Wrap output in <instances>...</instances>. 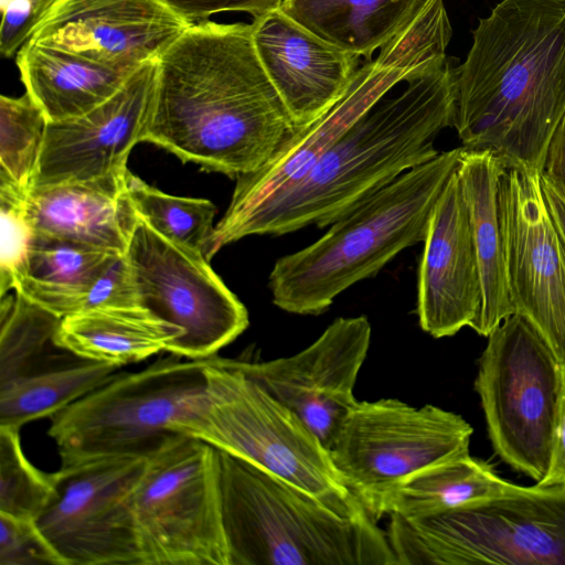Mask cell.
<instances>
[{
	"label": "cell",
	"instance_id": "6da1fadb",
	"mask_svg": "<svg viewBox=\"0 0 565 565\" xmlns=\"http://www.w3.org/2000/svg\"><path fill=\"white\" fill-rule=\"evenodd\" d=\"M297 130L250 24L191 23L158 57L142 141L236 179L260 169Z\"/></svg>",
	"mask_w": 565,
	"mask_h": 565
},
{
	"label": "cell",
	"instance_id": "7a4b0ae2",
	"mask_svg": "<svg viewBox=\"0 0 565 565\" xmlns=\"http://www.w3.org/2000/svg\"><path fill=\"white\" fill-rule=\"evenodd\" d=\"M471 34L457 66L461 147L541 173L565 115V0H502Z\"/></svg>",
	"mask_w": 565,
	"mask_h": 565
},
{
	"label": "cell",
	"instance_id": "3957f363",
	"mask_svg": "<svg viewBox=\"0 0 565 565\" xmlns=\"http://www.w3.org/2000/svg\"><path fill=\"white\" fill-rule=\"evenodd\" d=\"M444 63L406 82L355 121L295 186L228 223H217L204 247L211 259L248 235H282L330 226L409 169L439 153L438 135L452 127L457 66Z\"/></svg>",
	"mask_w": 565,
	"mask_h": 565
},
{
	"label": "cell",
	"instance_id": "277c9868",
	"mask_svg": "<svg viewBox=\"0 0 565 565\" xmlns=\"http://www.w3.org/2000/svg\"><path fill=\"white\" fill-rule=\"evenodd\" d=\"M461 150L439 151L341 216L312 244L278 258L268 284L274 305L290 313L320 315L342 291L424 242Z\"/></svg>",
	"mask_w": 565,
	"mask_h": 565
},
{
	"label": "cell",
	"instance_id": "5b68a950",
	"mask_svg": "<svg viewBox=\"0 0 565 565\" xmlns=\"http://www.w3.org/2000/svg\"><path fill=\"white\" fill-rule=\"evenodd\" d=\"M218 463L231 565H397L386 532L370 514L341 516L311 493L221 450Z\"/></svg>",
	"mask_w": 565,
	"mask_h": 565
},
{
	"label": "cell",
	"instance_id": "8992f818",
	"mask_svg": "<svg viewBox=\"0 0 565 565\" xmlns=\"http://www.w3.org/2000/svg\"><path fill=\"white\" fill-rule=\"evenodd\" d=\"M204 373L203 401L177 433L299 487L341 516L367 513L343 483L327 447L291 409L231 359L212 356Z\"/></svg>",
	"mask_w": 565,
	"mask_h": 565
},
{
	"label": "cell",
	"instance_id": "52a82bcc",
	"mask_svg": "<svg viewBox=\"0 0 565 565\" xmlns=\"http://www.w3.org/2000/svg\"><path fill=\"white\" fill-rule=\"evenodd\" d=\"M397 565H565V488L537 483L438 515H390Z\"/></svg>",
	"mask_w": 565,
	"mask_h": 565
},
{
	"label": "cell",
	"instance_id": "ba28073f",
	"mask_svg": "<svg viewBox=\"0 0 565 565\" xmlns=\"http://www.w3.org/2000/svg\"><path fill=\"white\" fill-rule=\"evenodd\" d=\"M169 353L115 376L50 417L61 466L103 457H149L200 407L210 359Z\"/></svg>",
	"mask_w": 565,
	"mask_h": 565
},
{
	"label": "cell",
	"instance_id": "9c48e42d",
	"mask_svg": "<svg viewBox=\"0 0 565 565\" xmlns=\"http://www.w3.org/2000/svg\"><path fill=\"white\" fill-rule=\"evenodd\" d=\"M452 29L444 0H426L375 58L359 67L343 96L321 117L298 129L260 169L236 178L228 223L299 183L319 158L397 85L444 63Z\"/></svg>",
	"mask_w": 565,
	"mask_h": 565
},
{
	"label": "cell",
	"instance_id": "30bf717a",
	"mask_svg": "<svg viewBox=\"0 0 565 565\" xmlns=\"http://www.w3.org/2000/svg\"><path fill=\"white\" fill-rule=\"evenodd\" d=\"M475 388L495 454L536 482L547 473L563 364L539 330L514 312L487 337Z\"/></svg>",
	"mask_w": 565,
	"mask_h": 565
},
{
	"label": "cell",
	"instance_id": "8fae6325",
	"mask_svg": "<svg viewBox=\"0 0 565 565\" xmlns=\"http://www.w3.org/2000/svg\"><path fill=\"white\" fill-rule=\"evenodd\" d=\"M131 504L141 565H231L210 444L171 437L148 457Z\"/></svg>",
	"mask_w": 565,
	"mask_h": 565
},
{
	"label": "cell",
	"instance_id": "7c38bea8",
	"mask_svg": "<svg viewBox=\"0 0 565 565\" xmlns=\"http://www.w3.org/2000/svg\"><path fill=\"white\" fill-rule=\"evenodd\" d=\"M472 433L462 416L438 406L356 401L328 450L343 483L376 520L380 502L397 483L426 466L468 454Z\"/></svg>",
	"mask_w": 565,
	"mask_h": 565
},
{
	"label": "cell",
	"instance_id": "4fadbf2b",
	"mask_svg": "<svg viewBox=\"0 0 565 565\" xmlns=\"http://www.w3.org/2000/svg\"><path fill=\"white\" fill-rule=\"evenodd\" d=\"M125 256L138 303L182 330L168 353L210 359L248 327L247 309L204 255L163 238L137 214Z\"/></svg>",
	"mask_w": 565,
	"mask_h": 565
},
{
	"label": "cell",
	"instance_id": "5bb4252c",
	"mask_svg": "<svg viewBox=\"0 0 565 565\" xmlns=\"http://www.w3.org/2000/svg\"><path fill=\"white\" fill-rule=\"evenodd\" d=\"M147 463L103 457L55 471V493L35 523L66 565H141L131 500Z\"/></svg>",
	"mask_w": 565,
	"mask_h": 565
},
{
	"label": "cell",
	"instance_id": "9a60e30c",
	"mask_svg": "<svg viewBox=\"0 0 565 565\" xmlns=\"http://www.w3.org/2000/svg\"><path fill=\"white\" fill-rule=\"evenodd\" d=\"M498 203L514 312L530 320L565 364V242L547 209L541 173L505 166Z\"/></svg>",
	"mask_w": 565,
	"mask_h": 565
},
{
	"label": "cell",
	"instance_id": "2e32d148",
	"mask_svg": "<svg viewBox=\"0 0 565 565\" xmlns=\"http://www.w3.org/2000/svg\"><path fill=\"white\" fill-rule=\"evenodd\" d=\"M371 331L365 316L341 317L313 343L291 356L269 361L231 360L291 409L328 449L358 401L353 388L367 356Z\"/></svg>",
	"mask_w": 565,
	"mask_h": 565
},
{
	"label": "cell",
	"instance_id": "e0dca14e",
	"mask_svg": "<svg viewBox=\"0 0 565 565\" xmlns=\"http://www.w3.org/2000/svg\"><path fill=\"white\" fill-rule=\"evenodd\" d=\"M156 77L157 60L148 61L96 108L75 118L47 121L31 188L126 173L131 149L142 141Z\"/></svg>",
	"mask_w": 565,
	"mask_h": 565
},
{
	"label": "cell",
	"instance_id": "ac0fdd59",
	"mask_svg": "<svg viewBox=\"0 0 565 565\" xmlns=\"http://www.w3.org/2000/svg\"><path fill=\"white\" fill-rule=\"evenodd\" d=\"M190 24L160 0H55L30 41L138 67L158 60Z\"/></svg>",
	"mask_w": 565,
	"mask_h": 565
},
{
	"label": "cell",
	"instance_id": "d6986e66",
	"mask_svg": "<svg viewBox=\"0 0 565 565\" xmlns=\"http://www.w3.org/2000/svg\"><path fill=\"white\" fill-rule=\"evenodd\" d=\"M479 264L469 211L457 170L448 179L429 221L418 266L416 312L434 338L471 329L481 310Z\"/></svg>",
	"mask_w": 565,
	"mask_h": 565
},
{
	"label": "cell",
	"instance_id": "ffe728a7",
	"mask_svg": "<svg viewBox=\"0 0 565 565\" xmlns=\"http://www.w3.org/2000/svg\"><path fill=\"white\" fill-rule=\"evenodd\" d=\"M250 25L260 63L298 129L326 114L360 67L359 56L318 38L280 8Z\"/></svg>",
	"mask_w": 565,
	"mask_h": 565
},
{
	"label": "cell",
	"instance_id": "44dd1931",
	"mask_svg": "<svg viewBox=\"0 0 565 565\" xmlns=\"http://www.w3.org/2000/svg\"><path fill=\"white\" fill-rule=\"evenodd\" d=\"M127 172L30 188L25 210L34 231L125 254L136 220Z\"/></svg>",
	"mask_w": 565,
	"mask_h": 565
},
{
	"label": "cell",
	"instance_id": "7402d4cb",
	"mask_svg": "<svg viewBox=\"0 0 565 565\" xmlns=\"http://www.w3.org/2000/svg\"><path fill=\"white\" fill-rule=\"evenodd\" d=\"M25 94L47 121L82 116L114 96L137 67L95 61L63 47L26 42L15 55Z\"/></svg>",
	"mask_w": 565,
	"mask_h": 565
},
{
	"label": "cell",
	"instance_id": "603a6c76",
	"mask_svg": "<svg viewBox=\"0 0 565 565\" xmlns=\"http://www.w3.org/2000/svg\"><path fill=\"white\" fill-rule=\"evenodd\" d=\"M504 167L491 150L463 148L457 167L469 211L482 291L480 315L472 329L483 337L514 313L507 285L498 203V181Z\"/></svg>",
	"mask_w": 565,
	"mask_h": 565
},
{
	"label": "cell",
	"instance_id": "cb8c5ba5",
	"mask_svg": "<svg viewBox=\"0 0 565 565\" xmlns=\"http://www.w3.org/2000/svg\"><path fill=\"white\" fill-rule=\"evenodd\" d=\"M181 334L142 306H105L62 318L53 343L81 359L120 367L167 352Z\"/></svg>",
	"mask_w": 565,
	"mask_h": 565
},
{
	"label": "cell",
	"instance_id": "d4e9b609",
	"mask_svg": "<svg viewBox=\"0 0 565 565\" xmlns=\"http://www.w3.org/2000/svg\"><path fill=\"white\" fill-rule=\"evenodd\" d=\"M115 255L34 231L14 291L61 319L81 312L92 286Z\"/></svg>",
	"mask_w": 565,
	"mask_h": 565
},
{
	"label": "cell",
	"instance_id": "484cf974",
	"mask_svg": "<svg viewBox=\"0 0 565 565\" xmlns=\"http://www.w3.org/2000/svg\"><path fill=\"white\" fill-rule=\"evenodd\" d=\"M521 486L502 479L488 462L468 454L422 468L397 483L380 502L384 515L420 519L446 513L473 502L508 494Z\"/></svg>",
	"mask_w": 565,
	"mask_h": 565
},
{
	"label": "cell",
	"instance_id": "4316f807",
	"mask_svg": "<svg viewBox=\"0 0 565 565\" xmlns=\"http://www.w3.org/2000/svg\"><path fill=\"white\" fill-rule=\"evenodd\" d=\"M426 0H284L280 9L298 24L355 56L372 60Z\"/></svg>",
	"mask_w": 565,
	"mask_h": 565
},
{
	"label": "cell",
	"instance_id": "83f0119b",
	"mask_svg": "<svg viewBox=\"0 0 565 565\" xmlns=\"http://www.w3.org/2000/svg\"><path fill=\"white\" fill-rule=\"evenodd\" d=\"M116 365L56 355L39 370L0 388V426L24 424L55 413L94 391L118 372Z\"/></svg>",
	"mask_w": 565,
	"mask_h": 565
},
{
	"label": "cell",
	"instance_id": "f1b7e54d",
	"mask_svg": "<svg viewBox=\"0 0 565 565\" xmlns=\"http://www.w3.org/2000/svg\"><path fill=\"white\" fill-rule=\"evenodd\" d=\"M126 185L135 213L153 231L174 245L203 254L214 228L216 207L211 201L163 193L129 170Z\"/></svg>",
	"mask_w": 565,
	"mask_h": 565
},
{
	"label": "cell",
	"instance_id": "f546056e",
	"mask_svg": "<svg viewBox=\"0 0 565 565\" xmlns=\"http://www.w3.org/2000/svg\"><path fill=\"white\" fill-rule=\"evenodd\" d=\"M0 388L44 366L61 318L15 292L1 297Z\"/></svg>",
	"mask_w": 565,
	"mask_h": 565
},
{
	"label": "cell",
	"instance_id": "4dcf8cb0",
	"mask_svg": "<svg viewBox=\"0 0 565 565\" xmlns=\"http://www.w3.org/2000/svg\"><path fill=\"white\" fill-rule=\"evenodd\" d=\"M47 119L28 94L0 97V183L29 191Z\"/></svg>",
	"mask_w": 565,
	"mask_h": 565
},
{
	"label": "cell",
	"instance_id": "1f68e13d",
	"mask_svg": "<svg viewBox=\"0 0 565 565\" xmlns=\"http://www.w3.org/2000/svg\"><path fill=\"white\" fill-rule=\"evenodd\" d=\"M19 431L0 426V513L36 520L55 493L56 477L29 461Z\"/></svg>",
	"mask_w": 565,
	"mask_h": 565
},
{
	"label": "cell",
	"instance_id": "d6a6232c",
	"mask_svg": "<svg viewBox=\"0 0 565 565\" xmlns=\"http://www.w3.org/2000/svg\"><path fill=\"white\" fill-rule=\"evenodd\" d=\"M28 191L0 183V290L15 289L24 270L34 228L25 210Z\"/></svg>",
	"mask_w": 565,
	"mask_h": 565
},
{
	"label": "cell",
	"instance_id": "836d02e7",
	"mask_svg": "<svg viewBox=\"0 0 565 565\" xmlns=\"http://www.w3.org/2000/svg\"><path fill=\"white\" fill-rule=\"evenodd\" d=\"M0 565H66L35 520L0 513Z\"/></svg>",
	"mask_w": 565,
	"mask_h": 565
},
{
	"label": "cell",
	"instance_id": "e575fe53",
	"mask_svg": "<svg viewBox=\"0 0 565 565\" xmlns=\"http://www.w3.org/2000/svg\"><path fill=\"white\" fill-rule=\"evenodd\" d=\"M135 305L139 303L129 264L125 254H117L92 286L84 310Z\"/></svg>",
	"mask_w": 565,
	"mask_h": 565
},
{
	"label": "cell",
	"instance_id": "d590c367",
	"mask_svg": "<svg viewBox=\"0 0 565 565\" xmlns=\"http://www.w3.org/2000/svg\"><path fill=\"white\" fill-rule=\"evenodd\" d=\"M190 23L207 20L220 12L239 11L253 19L280 8L284 0H160Z\"/></svg>",
	"mask_w": 565,
	"mask_h": 565
},
{
	"label": "cell",
	"instance_id": "8d00e7d4",
	"mask_svg": "<svg viewBox=\"0 0 565 565\" xmlns=\"http://www.w3.org/2000/svg\"><path fill=\"white\" fill-rule=\"evenodd\" d=\"M1 12L0 53L9 58L30 41L42 14L30 0H14Z\"/></svg>",
	"mask_w": 565,
	"mask_h": 565
},
{
	"label": "cell",
	"instance_id": "74e56055",
	"mask_svg": "<svg viewBox=\"0 0 565 565\" xmlns=\"http://www.w3.org/2000/svg\"><path fill=\"white\" fill-rule=\"evenodd\" d=\"M537 483L565 488V364H563L562 395L551 461L546 476Z\"/></svg>",
	"mask_w": 565,
	"mask_h": 565
},
{
	"label": "cell",
	"instance_id": "f35d334b",
	"mask_svg": "<svg viewBox=\"0 0 565 565\" xmlns=\"http://www.w3.org/2000/svg\"><path fill=\"white\" fill-rule=\"evenodd\" d=\"M541 174L565 189V115L550 139Z\"/></svg>",
	"mask_w": 565,
	"mask_h": 565
},
{
	"label": "cell",
	"instance_id": "ab89813d",
	"mask_svg": "<svg viewBox=\"0 0 565 565\" xmlns=\"http://www.w3.org/2000/svg\"><path fill=\"white\" fill-rule=\"evenodd\" d=\"M541 186L547 209L565 242V189L542 174Z\"/></svg>",
	"mask_w": 565,
	"mask_h": 565
},
{
	"label": "cell",
	"instance_id": "60d3db41",
	"mask_svg": "<svg viewBox=\"0 0 565 565\" xmlns=\"http://www.w3.org/2000/svg\"><path fill=\"white\" fill-rule=\"evenodd\" d=\"M33 6L38 9V11L42 14V17L45 14V12L50 9V7L54 3L55 0H30Z\"/></svg>",
	"mask_w": 565,
	"mask_h": 565
},
{
	"label": "cell",
	"instance_id": "b9f144b4",
	"mask_svg": "<svg viewBox=\"0 0 565 565\" xmlns=\"http://www.w3.org/2000/svg\"><path fill=\"white\" fill-rule=\"evenodd\" d=\"M14 0H0L1 11L4 10Z\"/></svg>",
	"mask_w": 565,
	"mask_h": 565
}]
</instances>
